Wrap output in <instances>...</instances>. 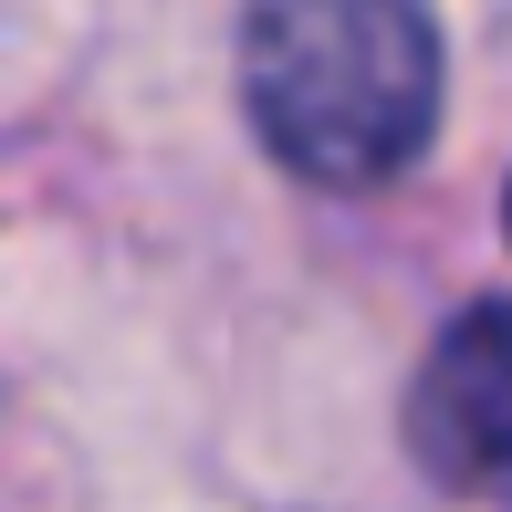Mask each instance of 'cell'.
Returning <instances> with one entry per match:
<instances>
[{"label": "cell", "mask_w": 512, "mask_h": 512, "mask_svg": "<svg viewBox=\"0 0 512 512\" xmlns=\"http://www.w3.org/2000/svg\"><path fill=\"white\" fill-rule=\"evenodd\" d=\"M241 95L283 168L324 189H377L439 126L429 0H251Z\"/></svg>", "instance_id": "obj_1"}, {"label": "cell", "mask_w": 512, "mask_h": 512, "mask_svg": "<svg viewBox=\"0 0 512 512\" xmlns=\"http://www.w3.org/2000/svg\"><path fill=\"white\" fill-rule=\"evenodd\" d=\"M408 439L450 492L512 502V304H471L408 387Z\"/></svg>", "instance_id": "obj_2"}]
</instances>
